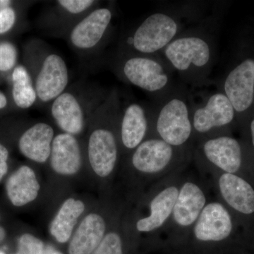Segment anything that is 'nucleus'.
<instances>
[{
  "mask_svg": "<svg viewBox=\"0 0 254 254\" xmlns=\"http://www.w3.org/2000/svg\"><path fill=\"white\" fill-rule=\"evenodd\" d=\"M160 57L193 88L209 83L216 60V21L209 18L185 29L160 53Z\"/></svg>",
  "mask_w": 254,
  "mask_h": 254,
  "instance_id": "f257e3e1",
  "label": "nucleus"
},
{
  "mask_svg": "<svg viewBox=\"0 0 254 254\" xmlns=\"http://www.w3.org/2000/svg\"><path fill=\"white\" fill-rule=\"evenodd\" d=\"M193 98L186 85L177 84L168 94L155 101L151 110L153 136L175 147L194 145L191 123Z\"/></svg>",
  "mask_w": 254,
  "mask_h": 254,
  "instance_id": "f03ea898",
  "label": "nucleus"
},
{
  "mask_svg": "<svg viewBox=\"0 0 254 254\" xmlns=\"http://www.w3.org/2000/svg\"><path fill=\"white\" fill-rule=\"evenodd\" d=\"M194 145L175 147L156 136L148 137L133 150L131 164L137 173L158 182L184 171L193 160Z\"/></svg>",
  "mask_w": 254,
  "mask_h": 254,
  "instance_id": "7ed1b4c3",
  "label": "nucleus"
},
{
  "mask_svg": "<svg viewBox=\"0 0 254 254\" xmlns=\"http://www.w3.org/2000/svg\"><path fill=\"white\" fill-rule=\"evenodd\" d=\"M185 13L158 11L149 15L128 38L130 54L158 55L185 30Z\"/></svg>",
  "mask_w": 254,
  "mask_h": 254,
  "instance_id": "20e7f679",
  "label": "nucleus"
},
{
  "mask_svg": "<svg viewBox=\"0 0 254 254\" xmlns=\"http://www.w3.org/2000/svg\"><path fill=\"white\" fill-rule=\"evenodd\" d=\"M123 78L133 86L161 99L175 88L173 71L158 55L128 54L122 63Z\"/></svg>",
  "mask_w": 254,
  "mask_h": 254,
  "instance_id": "39448f33",
  "label": "nucleus"
},
{
  "mask_svg": "<svg viewBox=\"0 0 254 254\" xmlns=\"http://www.w3.org/2000/svg\"><path fill=\"white\" fill-rule=\"evenodd\" d=\"M235 108L222 91L209 93L200 103L193 98L191 123L194 144L197 142L223 135L222 130L235 118Z\"/></svg>",
  "mask_w": 254,
  "mask_h": 254,
  "instance_id": "423d86ee",
  "label": "nucleus"
},
{
  "mask_svg": "<svg viewBox=\"0 0 254 254\" xmlns=\"http://www.w3.org/2000/svg\"><path fill=\"white\" fill-rule=\"evenodd\" d=\"M193 160L209 173L237 175L242 168L243 155L239 141L223 134L195 143Z\"/></svg>",
  "mask_w": 254,
  "mask_h": 254,
  "instance_id": "0eeeda50",
  "label": "nucleus"
},
{
  "mask_svg": "<svg viewBox=\"0 0 254 254\" xmlns=\"http://www.w3.org/2000/svg\"><path fill=\"white\" fill-rule=\"evenodd\" d=\"M182 173L173 174L155 185L148 201L146 215L138 219L135 224L137 232L153 234L166 230L180 191Z\"/></svg>",
  "mask_w": 254,
  "mask_h": 254,
  "instance_id": "6e6552de",
  "label": "nucleus"
},
{
  "mask_svg": "<svg viewBox=\"0 0 254 254\" xmlns=\"http://www.w3.org/2000/svg\"><path fill=\"white\" fill-rule=\"evenodd\" d=\"M210 201L205 184L183 175L171 219L165 231L189 235L202 210Z\"/></svg>",
  "mask_w": 254,
  "mask_h": 254,
  "instance_id": "1a4fd4ad",
  "label": "nucleus"
},
{
  "mask_svg": "<svg viewBox=\"0 0 254 254\" xmlns=\"http://www.w3.org/2000/svg\"><path fill=\"white\" fill-rule=\"evenodd\" d=\"M233 232V220L220 200H210L189 234L200 243H218L227 240Z\"/></svg>",
  "mask_w": 254,
  "mask_h": 254,
  "instance_id": "9d476101",
  "label": "nucleus"
},
{
  "mask_svg": "<svg viewBox=\"0 0 254 254\" xmlns=\"http://www.w3.org/2000/svg\"><path fill=\"white\" fill-rule=\"evenodd\" d=\"M88 156L92 170L98 177L107 178L113 173L118 161L119 145L113 128L99 127L92 131Z\"/></svg>",
  "mask_w": 254,
  "mask_h": 254,
  "instance_id": "9b49d317",
  "label": "nucleus"
},
{
  "mask_svg": "<svg viewBox=\"0 0 254 254\" xmlns=\"http://www.w3.org/2000/svg\"><path fill=\"white\" fill-rule=\"evenodd\" d=\"M222 90L236 113L250 109L254 100V59L247 58L232 68L225 77Z\"/></svg>",
  "mask_w": 254,
  "mask_h": 254,
  "instance_id": "f8f14e48",
  "label": "nucleus"
},
{
  "mask_svg": "<svg viewBox=\"0 0 254 254\" xmlns=\"http://www.w3.org/2000/svg\"><path fill=\"white\" fill-rule=\"evenodd\" d=\"M213 182L224 205L242 215L254 213V189L247 180L234 174L220 173Z\"/></svg>",
  "mask_w": 254,
  "mask_h": 254,
  "instance_id": "ddd939ff",
  "label": "nucleus"
},
{
  "mask_svg": "<svg viewBox=\"0 0 254 254\" xmlns=\"http://www.w3.org/2000/svg\"><path fill=\"white\" fill-rule=\"evenodd\" d=\"M151 120V110L145 109L139 103H129L122 110L120 139L125 149L133 151L148 138Z\"/></svg>",
  "mask_w": 254,
  "mask_h": 254,
  "instance_id": "4468645a",
  "label": "nucleus"
},
{
  "mask_svg": "<svg viewBox=\"0 0 254 254\" xmlns=\"http://www.w3.org/2000/svg\"><path fill=\"white\" fill-rule=\"evenodd\" d=\"M68 83V68L64 60L57 54L48 55L36 80L38 98L44 103L54 100L63 94Z\"/></svg>",
  "mask_w": 254,
  "mask_h": 254,
  "instance_id": "2eb2a0df",
  "label": "nucleus"
},
{
  "mask_svg": "<svg viewBox=\"0 0 254 254\" xmlns=\"http://www.w3.org/2000/svg\"><path fill=\"white\" fill-rule=\"evenodd\" d=\"M113 19V12L108 8H99L92 11L73 27L70 41L75 48L89 50L99 43Z\"/></svg>",
  "mask_w": 254,
  "mask_h": 254,
  "instance_id": "dca6fc26",
  "label": "nucleus"
},
{
  "mask_svg": "<svg viewBox=\"0 0 254 254\" xmlns=\"http://www.w3.org/2000/svg\"><path fill=\"white\" fill-rule=\"evenodd\" d=\"M50 165L55 173L71 176L79 171L81 154L79 144L74 136L63 133L57 135L52 143Z\"/></svg>",
  "mask_w": 254,
  "mask_h": 254,
  "instance_id": "f3484780",
  "label": "nucleus"
},
{
  "mask_svg": "<svg viewBox=\"0 0 254 254\" xmlns=\"http://www.w3.org/2000/svg\"><path fill=\"white\" fill-rule=\"evenodd\" d=\"M51 114L57 125L68 134H80L85 126L84 110L77 98L69 92L53 100Z\"/></svg>",
  "mask_w": 254,
  "mask_h": 254,
  "instance_id": "a211bd4d",
  "label": "nucleus"
},
{
  "mask_svg": "<svg viewBox=\"0 0 254 254\" xmlns=\"http://www.w3.org/2000/svg\"><path fill=\"white\" fill-rule=\"evenodd\" d=\"M54 135V129L49 125L37 123L26 130L20 138V152L32 161L46 163L50 157Z\"/></svg>",
  "mask_w": 254,
  "mask_h": 254,
  "instance_id": "6ab92c4d",
  "label": "nucleus"
},
{
  "mask_svg": "<svg viewBox=\"0 0 254 254\" xmlns=\"http://www.w3.org/2000/svg\"><path fill=\"white\" fill-rule=\"evenodd\" d=\"M107 225L101 215L90 213L78 225L68 246L69 254H91L104 238Z\"/></svg>",
  "mask_w": 254,
  "mask_h": 254,
  "instance_id": "aec40b11",
  "label": "nucleus"
},
{
  "mask_svg": "<svg viewBox=\"0 0 254 254\" xmlns=\"http://www.w3.org/2000/svg\"><path fill=\"white\" fill-rule=\"evenodd\" d=\"M36 173L30 167H20L6 182L8 198L15 206L21 207L36 200L40 190Z\"/></svg>",
  "mask_w": 254,
  "mask_h": 254,
  "instance_id": "412c9836",
  "label": "nucleus"
},
{
  "mask_svg": "<svg viewBox=\"0 0 254 254\" xmlns=\"http://www.w3.org/2000/svg\"><path fill=\"white\" fill-rule=\"evenodd\" d=\"M85 204L81 200L69 198L64 202L53 221L50 232L60 243H66L72 235L78 219L84 212Z\"/></svg>",
  "mask_w": 254,
  "mask_h": 254,
  "instance_id": "4be33fe9",
  "label": "nucleus"
},
{
  "mask_svg": "<svg viewBox=\"0 0 254 254\" xmlns=\"http://www.w3.org/2000/svg\"><path fill=\"white\" fill-rule=\"evenodd\" d=\"M12 96L18 108L28 109L36 101V88L29 73L23 66L15 67L12 73Z\"/></svg>",
  "mask_w": 254,
  "mask_h": 254,
  "instance_id": "5701e85b",
  "label": "nucleus"
},
{
  "mask_svg": "<svg viewBox=\"0 0 254 254\" xmlns=\"http://www.w3.org/2000/svg\"><path fill=\"white\" fill-rule=\"evenodd\" d=\"M92 254H123V243L120 234L108 232Z\"/></svg>",
  "mask_w": 254,
  "mask_h": 254,
  "instance_id": "b1692460",
  "label": "nucleus"
},
{
  "mask_svg": "<svg viewBox=\"0 0 254 254\" xmlns=\"http://www.w3.org/2000/svg\"><path fill=\"white\" fill-rule=\"evenodd\" d=\"M44 251L43 242L31 234H24L18 240L17 254H43Z\"/></svg>",
  "mask_w": 254,
  "mask_h": 254,
  "instance_id": "393cba45",
  "label": "nucleus"
},
{
  "mask_svg": "<svg viewBox=\"0 0 254 254\" xmlns=\"http://www.w3.org/2000/svg\"><path fill=\"white\" fill-rule=\"evenodd\" d=\"M17 52L16 48L8 42L0 43V71H7L16 64Z\"/></svg>",
  "mask_w": 254,
  "mask_h": 254,
  "instance_id": "a878e982",
  "label": "nucleus"
},
{
  "mask_svg": "<svg viewBox=\"0 0 254 254\" xmlns=\"http://www.w3.org/2000/svg\"><path fill=\"white\" fill-rule=\"evenodd\" d=\"M58 4L68 13L78 14L86 11L94 4L93 0H60Z\"/></svg>",
  "mask_w": 254,
  "mask_h": 254,
  "instance_id": "bb28decb",
  "label": "nucleus"
},
{
  "mask_svg": "<svg viewBox=\"0 0 254 254\" xmlns=\"http://www.w3.org/2000/svg\"><path fill=\"white\" fill-rule=\"evenodd\" d=\"M16 12L8 6L0 10V34H4L11 29L16 22Z\"/></svg>",
  "mask_w": 254,
  "mask_h": 254,
  "instance_id": "cd10ccee",
  "label": "nucleus"
},
{
  "mask_svg": "<svg viewBox=\"0 0 254 254\" xmlns=\"http://www.w3.org/2000/svg\"><path fill=\"white\" fill-rule=\"evenodd\" d=\"M8 158H9V151L7 148L0 143V182L7 173Z\"/></svg>",
  "mask_w": 254,
  "mask_h": 254,
  "instance_id": "c85d7f7f",
  "label": "nucleus"
},
{
  "mask_svg": "<svg viewBox=\"0 0 254 254\" xmlns=\"http://www.w3.org/2000/svg\"><path fill=\"white\" fill-rule=\"evenodd\" d=\"M7 104V99H6V96L4 93L0 92V110L3 109Z\"/></svg>",
  "mask_w": 254,
  "mask_h": 254,
  "instance_id": "c756f323",
  "label": "nucleus"
},
{
  "mask_svg": "<svg viewBox=\"0 0 254 254\" xmlns=\"http://www.w3.org/2000/svg\"><path fill=\"white\" fill-rule=\"evenodd\" d=\"M43 254H63L59 251L55 250L53 247H48L45 249L44 253Z\"/></svg>",
  "mask_w": 254,
  "mask_h": 254,
  "instance_id": "7c9ffc66",
  "label": "nucleus"
},
{
  "mask_svg": "<svg viewBox=\"0 0 254 254\" xmlns=\"http://www.w3.org/2000/svg\"><path fill=\"white\" fill-rule=\"evenodd\" d=\"M250 128L252 145H253L254 147V118L252 120V122H251Z\"/></svg>",
  "mask_w": 254,
  "mask_h": 254,
  "instance_id": "2f4dec72",
  "label": "nucleus"
},
{
  "mask_svg": "<svg viewBox=\"0 0 254 254\" xmlns=\"http://www.w3.org/2000/svg\"><path fill=\"white\" fill-rule=\"evenodd\" d=\"M10 4H11V1H8V0H0V10L8 7Z\"/></svg>",
  "mask_w": 254,
  "mask_h": 254,
  "instance_id": "473e14b6",
  "label": "nucleus"
},
{
  "mask_svg": "<svg viewBox=\"0 0 254 254\" xmlns=\"http://www.w3.org/2000/svg\"><path fill=\"white\" fill-rule=\"evenodd\" d=\"M4 230H3L2 229L0 228V241L2 240L3 238H4Z\"/></svg>",
  "mask_w": 254,
  "mask_h": 254,
  "instance_id": "72a5a7b5",
  "label": "nucleus"
},
{
  "mask_svg": "<svg viewBox=\"0 0 254 254\" xmlns=\"http://www.w3.org/2000/svg\"><path fill=\"white\" fill-rule=\"evenodd\" d=\"M0 254H4L3 253V252H1V251H0Z\"/></svg>",
  "mask_w": 254,
  "mask_h": 254,
  "instance_id": "f704fd0d",
  "label": "nucleus"
}]
</instances>
